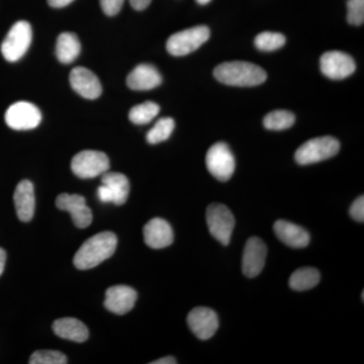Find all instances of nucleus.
I'll return each mask as SVG.
<instances>
[{"instance_id": "nucleus-25", "label": "nucleus", "mask_w": 364, "mask_h": 364, "mask_svg": "<svg viewBox=\"0 0 364 364\" xmlns=\"http://www.w3.org/2000/svg\"><path fill=\"white\" fill-rule=\"evenodd\" d=\"M159 112L160 107L156 102H146L132 107L129 119L132 123L136 124H149L158 116Z\"/></svg>"}, {"instance_id": "nucleus-26", "label": "nucleus", "mask_w": 364, "mask_h": 364, "mask_svg": "<svg viewBox=\"0 0 364 364\" xmlns=\"http://www.w3.org/2000/svg\"><path fill=\"white\" fill-rule=\"evenodd\" d=\"M174 128H176V123L172 117H162V119H158L156 124L146 136L148 143L155 145V144L168 140Z\"/></svg>"}, {"instance_id": "nucleus-14", "label": "nucleus", "mask_w": 364, "mask_h": 364, "mask_svg": "<svg viewBox=\"0 0 364 364\" xmlns=\"http://www.w3.org/2000/svg\"><path fill=\"white\" fill-rule=\"evenodd\" d=\"M56 205L59 210H65L71 215L74 225L79 229H85L92 222V212L82 196L62 193L57 198Z\"/></svg>"}, {"instance_id": "nucleus-13", "label": "nucleus", "mask_w": 364, "mask_h": 364, "mask_svg": "<svg viewBox=\"0 0 364 364\" xmlns=\"http://www.w3.org/2000/svg\"><path fill=\"white\" fill-rule=\"evenodd\" d=\"M267 247L258 237H251L244 248L242 270L244 275L253 279L259 275L264 268Z\"/></svg>"}, {"instance_id": "nucleus-16", "label": "nucleus", "mask_w": 364, "mask_h": 364, "mask_svg": "<svg viewBox=\"0 0 364 364\" xmlns=\"http://www.w3.org/2000/svg\"><path fill=\"white\" fill-rule=\"evenodd\" d=\"M138 294L133 287L114 286L105 293V306L109 312L124 315L135 306Z\"/></svg>"}, {"instance_id": "nucleus-20", "label": "nucleus", "mask_w": 364, "mask_h": 364, "mask_svg": "<svg viewBox=\"0 0 364 364\" xmlns=\"http://www.w3.org/2000/svg\"><path fill=\"white\" fill-rule=\"evenodd\" d=\"M16 215L21 222L28 223L33 219L35 214V189L32 182L23 181L16 186L14 195Z\"/></svg>"}, {"instance_id": "nucleus-22", "label": "nucleus", "mask_w": 364, "mask_h": 364, "mask_svg": "<svg viewBox=\"0 0 364 364\" xmlns=\"http://www.w3.org/2000/svg\"><path fill=\"white\" fill-rule=\"evenodd\" d=\"M81 44L73 33H62L57 39L56 56L61 63L70 64L80 54Z\"/></svg>"}, {"instance_id": "nucleus-9", "label": "nucleus", "mask_w": 364, "mask_h": 364, "mask_svg": "<svg viewBox=\"0 0 364 364\" xmlns=\"http://www.w3.org/2000/svg\"><path fill=\"white\" fill-rule=\"evenodd\" d=\"M102 186L97 189L100 202L124 205L130 193V182L124 174L107 171L102 174Z\"/></svg>"}, {"instance_id": "nucleus-33", "label": "nucleus", "mask_w": 364, "mask_h": 364, "mask_svg": "<svg viewBox=\"0 0 364 364\" xmlns=\"http://www.w3.org/2000/svg\"><path fill=\"white\" fill-rule=\"evenodd\" d=\"M73 0H48L50 6L55 9H61V7L67 6L70 4Z\"/></svg>"}, {"instance_id": "nucleus-18", "label": "nucleus", "mask_w": 364, "mask_h": 364, "mask_svg": "<svg viewBox=\"0 0 364 364\" xmlns=\"http://www.w3.org/2000/svg\"><path fill=\"white\" fill-rule=\"evenodd\" d=\"M162 83V76L156 67L150 64H141L129 74L127 85L131 90L147 91L154 90Z\"/></svg>"}, {"instance_id": "nucleus-4", "label": "nucleus", "mask_w": 364, "mask_h": 364, "mask_svg": "<svg viewBox=\"0 0 364 364\" xmlns=\"http://www.w3.org/2000/svg\"><path fill=\"white\" fill-rule=\"evenodd\" d=\"M33 39L32 26L26 21H20L11 26L1 44V53L9 62H16L25 56Z\"/></svg>"}, {"instance_id": "nucleus-10", "label": "nucleus", "mask_w": 364, "mask_h": 364, "mask_svg": "<svg viewBox=\"0 0 364 364\" xmlns=\"http://www.w3.org/2000/svg\"><path fill=\"white\" fill-rule=\"evenodd\" d=\"M42 121V114L35 105L28 102H18L7 109L6 123L16 131L33 130Z\"/></svg>"}, {"instance_id": "nucleus-2", "label": "nucleus", "mask_w": 364, "mask_h": 364, "mask_svg": "<svg viewBox=\"0 0 364 364\" xmlns=\"http://www.w3.org/2000/svg\"><path fill=\"white\" fill-rule=\"evenodd\" d=\"M215 79L226 85L251 87L267 81V73L260 66L243 61L226 62L215 67Z\"/></svg>"}, {"instance_id": "nucleus-28", "label": "nucleus", "mask_w": 364, "mask_h": 364, "mask_svg": "<svg viewBox=\"0 0 364 364\" xmlns=\"http://www.w3.org/2000/svg\"><path fill=\"white\" fill-rule=\"evenodd\" d=\"M30 364H66L65 354L57 350H38L33 352L28 360Z\"/></svg>"}, {"instance_id": "nucleus-12", "label": "nucleus", "mask_w": 364, "mask_h": 364, "mask_svg": "<svg viewBox=\"0 0 364 364\" xmlns=\"http://www.w3.org/2000/svg\"><path fill=\"white\" fill-rule=\"evenodd\" d=\"M188 324L191 332L200 340L212 338L219 328V318L212 309L198 306L189 312Z\"/></svg>"}, {"instance_id": "nucleus-5", "label": "nucleus", "mask_w": 364, "mask_h": 364, "mask_svg": "<svg viewBox=\"0 0 364 364\" xmlns=\"http://www.w3.org/2000/svg\"><path fill=\"white\" fill-rule=\"evenodd\" d=\"M210 36V28L207 26H196L173 33L167 41V51L173 56H186L205 44Z\"/></svg>"}, {"instance_id": "nucleus-31", "label": "nucleus", "mask_w": 364, "mask_h": 364, "mask_svg": "<svg viewBox=\"0 0 364 364\" xmlns=\"http://www.w3.org/2000/svg\"><path fill=\"white\" fill-rule=\"evenodd\" d=\"M351 218H353L355 221L363 223L364 221V196H359L356 198L355 202L352 203L350 207Z\"/></svg>"}, {"instance_id": "nucleus-27", "label": "nucleus", "mask_w": 364, "mask_h": 364, "mask_svg": "<svg viewBox=\"0 0 364 364\" xmlns=\"http://www.w3.org/2000/svg\"><path fill=\"white\" fill-rule=\"evenodd\" d=\"M286 37L280 33L263 32L255 38L256 48L260 51L272 52L286 44Z\"/></svg>"}, {"instance_id": "nucleus-34", "label": "nucleus", "mask_w": 364, "mask_h": 364, "mask_svg": "<svg viewBox=\"0 0 364 364\" xmlns=\"http://www.w3.org/2000/svg\"><path fill=\"white\" fill-rule=\"evenodd\" d=\"M177 363L176 359L172 358V356H166V358H163L160 359H157V360L152 361L151 364H176Z\"/></svg>"}, {"instance_id": "nucleus-1", "label": "nucleus", "mask_w": 364, "mask_h": 364, "mask_svg": "<svg viewBox=\"0 0 364 364\" xmlns=\"http://www.w3.org/2000/svg\"><path fill=\"white\" fill-rule=\"evenodd\" d=\"M117 239L112 232L105 231L87 239L74 255L73 263L80 270L90 269L112 257L116 251Z\"/></svg>"}, {"instance_id": "nucleus-6", "label": "nucleus", "mask_w": 364, "mask_h": 364, "mask_svg": "<svg viewBox=\"0 0 364 364\" xmlns=\"http://www.w3.org/2000/svg\"><path fill=\"white\" fill-rule=\"evenodd\" d=\"M205 219L210 233L215 240L222 245H229L236 223L231 210L221 203H213L208 205Z\"/></svg>"}, {"instance_id": "nucleus-23", "label": "nucleus", "mask_w": 364, "mask_h": 364, "mask_svg": "<svg viewBox=\"0 0 364 364\" xmlns=\"http://www.w3.org/2000/svg\"><path fill=\"white\" fill-rule=\"evenodd\" d=\"M321 275L314 267H301L296 269L289 279V287L296 291H309L320 282Z\"/></svg>"}, {"instance_id": "nucleus-35", "label": "nucleus", "mask_w": 364, "mask_h": 364, "mask_svg": "<svg viewBox=\"0 0 364 364\" xmlns=\"http://www.w3.org/2000/svg\"><path fill=\"white\" fill-rule=\"evenodd\" d=\"M6 252L4 249L0 248V275L4 273V267H6Z\"/></svg>"}, {"instance_id": "nucleus-17", "label": "nucleus", "mask_w": 364, "mask_h": 364, "mask_svg": "<svg viewBox=\"0 0 364 364\" xmlns=\"http://www.w3.org/2000/svg\"><path fill=\"white\" fill-rule=\"evenodd\" d=\"M145 243L153 249L168 247L173 243V230L169 223L160 218L150 220L143 229Z\"/></svg>"}, {"instance_id": "nucleus-29", "label": "nucleus", "mask_w": 364, "mask_h": 364, "mask_svg": "<svg viewBox=\"0 0 364 364\" xmlns=\"http://www.w3.org/2000/svg\"><path fill=\"white\" fill-rule=\"evenodd\" d=\"M347 21L350 25H363L364 23V0H348Z\"/></svg>"}, {"instance_id": "nucleus-11", "label": "nucleus", "mask_w": 364, "mask_h": 364, "mask_svg": "<svg viewBox=\"0 0 364 364\" xmlns=\"http://www.w3.org/2000/svg\"><path fill=\"white\" fill-rule=\"evenodd\" d=\"M320 66L326 77L333 80L348 77L356 69L353 58L346 53L340 51L326 52L321 57Z\"/></svg>"}, {"instance_id": "nucleus-3", "label": "nucleus", "mask_w": 364, "mask_h": 364, "mask_svg": "<svg viewBox=\"0 0 364 364\" xmlns=\"http://www.w3.org/2000/svg\"><path fill=\"white\" fill-rule=\"evenodd\" d=\"M340 150V143L333 136H325L311 139L301 146L294 154L299 165L314 164L329 159Z\"/></svg>"}, {"instance_id": "nucleus-30", "label": "nucleus", "mask_w": 364, "mask_h": 364, "mask_svg": "<svg viewBox=\"0 0 364 364\" xmlns=\"http://www.w3.org/2000/svg\"><path fill=\"white\" fill-rule=\"evenodd\" d=\"M124 0H100L104 13L109 16H114L121 11Z\"/></svg>"}, {"instance_id": "nucleus-21", "label": "nucleus", "mask_w": 364, "mask_h": 364, "mask_svg": "<svg viewBox=\"0 0 364 364\" xmlns=\"http://www.w3.org/2000/svg\"><path fill=\"white\" fill-rule=\"evenodd\" d=\"M53 331L60 338L82 343L90 337L85 324L75 318H61L53 323Z\"/></svg>"}, {"instance_id": "nucleus-32", "label": "nucleus", "mask_w": 364, "mask_h": 364, "mask_svg": "<svg viewBox=\"0 0 364 364\" xmlns=\"http://www.w3.org/2000/svg\"><path fill=\"white\" fill-rule=\"evenodd\" d=\"M152 0H130V4L136 11H144L150 6Z\"/></svg>"}, {"instance_id": "nucleus-7", "label": "nucleus", "mask_w": 364, "mask_h": 364, "mask_svg": "<svg viewBox=\"0 0 364 364\" xmlns=\"http://www.w3.org/2000/svg\"><path fill=\"white\" fill-rule=\"evenodd\" d=\"M71 169L79 178H95L109 171V157L100 151H82L72 159Z\"/></svg>"}, {"instance_id": "nucleus-24", "label": "nucleus", "mask_w": 364, "mask_h": 364, "mask_svg": "<svg viewBox=\"0 0 364 364\" xmlns=\"http://www.w3.org/2000/svg\"><path fill=\"white\" fill-rule=\"evenodd\" d=\"M296 122L293 112L279 109L269 112L263 119V124L267 130L282 131L291 128Z\"/></svg>"}, {"instance_id": "nucleus-36", "label": "nucleus", "mask_w": 364, "mask_h": 364, "mask_svg": "<svg viewBox=\"0 0 364 364\" xmlns=\"http://www.w3.org/2000/svg\"><path fill=\"white\" fill-rule=\"evenodd\" d=\"M196 1L200 4H207L210 1V0H196Z\"/></svg>"}, {"instance_id": "nucleus-8", "label": "nucleus", "mask_w": 364, "mask_h": 364, "mask_svg": "<svg viewBox=\"0 0 364 364\" xmlns=\"http://www.w3.org/2000/svg\"><path fill=\"white\" fill-rule=\"evenodd\" d=\"M205 164L210 173L220 181H229L236 168L233 153L223 142L215 143L208 149Z\"/></svg>"}, {"instance_id": "nucleus-15", "label": "nucleus", "mask_w": 364, "mask_h": 364, "mask_svg": "<svg viewBox=\"0 0 364 364\" xmlns=\"http://www.w3.org/2000/svg\"><path fill=\"white\" fill-rule=\"evenodd\" d=\"M71 87L86 100H97L102 95V87L97 76L85 67H75L69 76Z\"/></svg>"}, {"instance_id": "nucleus-19", "label": "nucleus", "mask_w": 364, "mask_h": 364, "mask_svg": "<svg viewBox=\"0 0 364 364\" xmlns=\"http://www.w3.org/2000/svg\"><path fill=\"white\" fill-rule=\"evenodd\" d=\"M273 230L277 238L289 247L305 248L310 243V234L294 223L279 220L275 222Z\"/></svg>"}]
</instances>
